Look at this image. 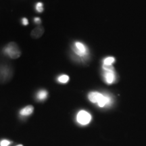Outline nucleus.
<instances>
[{"mask_svg": "<svg viewBox=\"0 0 146 146\" xmlns=\"http://www.w3.org/2000/svg\"><path fill=\"white\" fill-rule=\"evenodd\" d=\"M22 23H23V25H25V26H26V25H28V20L27 19V18H23V20H22Z\"/></svg>", "mask_w": 146, "mask_h": 146, "instance_id": "4468645a", "label": "nucleus"}, {"mask_svg": "<svg viewBox=\"0 0 146 146\" xmlns=\"http://www.w3.org/2000/svg\"><path fill=\"white\" fill-rule=\"evenodd\" d=\"M103 94L98 92V91H92V92L89 93L88 95V98L90 100V102L92 103H96L98 104V102L100 101V99L102 98Z\"/></svg>", "mask_w": 146, "mask_h": 146, "instance_id": "423d86ee", "label": "nucleus"}, {"mask_svg": "<svg viewBox=\"0 0 146 146\" xmlns=\"http://www.w3.org/2000/svg\"><path fill=\"white\" fill-rule=\"evenodd\" d=\"M72 50L76 56L81 58H86L89 54L88 49L84 43L79 41H76L72 46Z\"/></svg>", "mask_w": 146, "mask_h": 146, "instance_id": "7ed1b4c3", "label": "nucleus"}, {"mask_svg": "<svg viewBox=\"0 0 146 146\" xmlns=\"http://www.w3.org/2000/svg\"><path fill=\"white\" fill-rule=\"evenodd\" d=\"M47 95H48V94H47V91L41 90L36 94V98L39 101H43V100H45L47 98Z\"/></svg>", "mask_w": 146, "mask_h": 146, "instance_id": "1a4fd4ad", "label": "nucleus"}, {"mask_svg": "<svg viewBox=\"0 0 146 146\" xmlns=\"http://www.w3.org/2000/svg\"><path fill=\"white\" fill-rule=\"evenodd\" d=\"M76 120L82 125H88L91 120V115L87 111L81 110L77 114Z\"/></svg>", "mask_w": 146, "mask_h": 146, "instance_id": "20e7f679", "label": "nucleus"}, {"mask_svg": "<svg viewBox=\"0 0 146 146\" xmlns=\"http://www.w3.org/2000/svg\"><path fill=\"white\" fill-rule=\"evenodd\" d=\"M3 52L6 55H8L9 57L12 58V59H16V58H19L21 55V52L20 50L19 47L18 45L14 42L10 43L8 45L5 47Z\"/></svg>", "mask_w": 146, "mask_h": 146, "instance_id": "f03ea898", "label": "nucleus"}, {"mask_svg": "<svg viewBox=\"0 0 146 146\" xmlns=\"http://www.w3.org/2000/svg\"><path fill=\"white\" fill-rule=\"evenodd\" d=\"M113 102L112 98L108 94H103L102 98L99 102H98V106L100 108H104L106 106H110L112 105Z\"/></svg>", "mask_w": 146, "mask_h": 146, "instance_id": "39448f33", "label": "nucleus"}, {"mask_svg": "<svg viewBox=\"0 0 146 146\" xmlns=\"http://www.w3.org/2000/svg\"><path fill=\"white\" fill-rule=\"evenodd\" d=\"M104 72L103 77L106 83L108 85L114 83L116 79V72L112 66H102Z\"/></svg>", "mask_w": 146, "mask_h": 146, "instance_id": "f257e3e1", "label": "nucleus"}, {"mask_svg": "<svg viewBox=\"0 0 146 146\" xmlns=\"http://www.w3.org/2000/svg\"><path fill=\"white\" fill-rule=\"evenodd\" d=\"M115 62V58L112 56L106 58L103 60V65L104 66H112L113 64Z\"/></svg>", "mask_w": 146, "mask_h": 146, "instance_id": "9d476101", "label": "nucleus"}, {"mask_svg": "<svg viewBox=\"0 0 146 146\" xmlns=\"http://www.w3.org/2000/svg\"><path fill=\"white\" fill-rule=\"evenodd\" d=\"M11 143L10 141H8V140H2L0 143V145L1 146H8Z\"/></svg>", "mask_w": 146, "mask_h": 146, "instance_id": "ddd939ff", "label": "nucleus"}, {"mask_svg": "<svg viewBox=\"0 0 146 146\" xmlns=\"http://www.w3.org/2000/svg\"><path fill=\"white\" fill-rule=\"evenodd\" d=\"M36 10L37 12H42L43 11V3L39 2L37 3L36 5Z\"/></svg>", "mask_w": 146, "mask_h": 146, "instance_id": "f8f14e48", "label": "nucleus"}, {"mask_svg": "<svg viewBox=\"0 0 146 146\" xmlns=\"http://www.w3.org/2000/svg\"><path fill=\"white\" fill-rule=\"evenodd\" d=\"M17 146H23V145H17Z\"/></svg>", "mask_w": 146, "mask_h": 146, "instance_id": "dca6fc26", "label": "nucleus"}, {"mask_svg": "<svg viewBox=\"0 0 146 146\" xmlns=\"http://www.w3.org/2000/svg\"><path fill=\"white\" fill-rule=\"evenodd\" d=\"M34 108L32 106H26L23 109H22L20 112V114H21L22 116H29V115H31L33 112Z\"/></svg>", "mask_w": 146, "mask_h": 146, "instance_id": "6e6552de", "label": "nucleus"}, {"mask_svg": "<svg viewBox=\"0 0 146 146\" xmlns=\"http://www.w3.org/2000/svg\"><path fill=\"white\" fill-rule=\"evenodd\" d=\"M44 33V29L42 27H37L36 28L34 29L31 32V36L35 39H38L43 35Z\"/></svg>", "mask_w": 146, "mask_h": 146, "instance_id": "0eeeda50", "label": "nucleus"}, {"mask_svg": "<svg viewBox=\"0 0 146 146\" xmlns=\"http://www.w3.org/2000/svg\"><path fill=\"white\" fill-rule=\"evenodd\" d=\"M35 22L36 23L39 24V23H41V20H40L39 18H35Z\"/></svg>", "mask_w": 146, "mask_h": 146, "instance_id": "2eb2a0df", "label": "nucleus"}, {"mask_svg": "<svg viewBox=\"0 0 146 146\" xmlns=\"http://www.w3.org/2000/svg\"><path fill=\"white\" fill-rule=\"evenodd\" d=\"M58 81L61 83H66L69 81V76L66 74H62L58 78Z\"/></svg>", "mask_w": 146, "mask_h": 146, "instance_id": "9b49d317", "label": "nucleus"}]
</instances>
